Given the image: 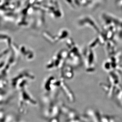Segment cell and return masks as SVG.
<instances>
[{
    "instance_id": "1",
    "label": "cell",
    "mask_w": 122,
    "mask_h": 122,
    "mask_svg": "<svg viewBox=\"0 0 122 122\" xmlns=\"http://www.w3.org/2000/svg\"><path fill=\"white\" fill-rule=\"evenodd\" d=\"M108 79L110 84L115 86H117L120 82V76L117 71H112L109 73Z\"/></svg>"
},
{
    "instance_id": "2",
    "label": "cell",
    "mask_w": 122,
    "mask_h": 122,
    "mask_svg": "<svg viewBox=\"0 0 122 122\" xmlns=\"http://www.w3.org/2000/svg\"><path fill=\"white\" fill-rule=\"evenodd\" d=\"M117 71H119L120 72H122V65H118L116 67Z\"/></svg>"
}]
</instances>
